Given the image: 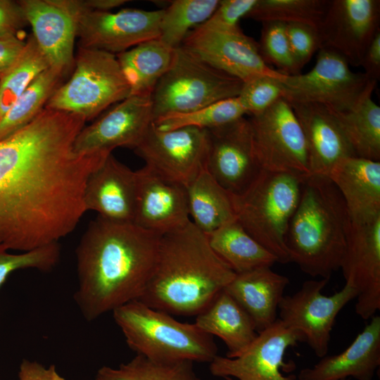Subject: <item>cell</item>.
Segmentation results:
<instances>
[{
  "label": "cell",
  "instance_id": "42",
  "mask_svg": "<svg viewBox=\"0 0 380 380\" xmlns=\"http://www.w3.org/2000/svg\"><path fill=\"white\" fill-rule=\"evenodd\" d=\"M258 0H220L211 16L203 24V27L220 31L240 28L239 20L246 18Z\"/></svg>",
  "mask_w": 380,
  "mask_h": 380
},
{
  "label": "cell",
  "instance_id": "13",
  "mask_svg": "<svg viewBox=\"0 0 380 380\" xmlns=\"http://www.w3.org/2000/svg\"><path fill=\"white\" fill-rule=\"evenodd\" d=\"M302 341L300 334L277 319L234 357L217 355L210 362V372L223 380H296V375L286 376L281 372L295 368L284 362V355L290 347Z\"/></svg>",
  "mask_w": 380,
  "mask_h": 380
},
{
  "label": "cell",
  "instance_id": "7",
  "mask_svg": "<svg viewBox=\"0 0 380 380\" xmlns=\"http://www.w3.org/2000/svg\"><path fill=\"white\" fill-rule=\"evenodd\" d=\"M243 84L180 45L174 49L170 65L151 94L153 120L236 97Z\"/></svg>",
  "mask_w": 380,
  "mask_h": 380
},
{
  "label": "cell",
  "instance_id": "17",
  "mask_svg": "<svg viewBox=\"0 0 380 380\" xmlns=\"http://www.w3.org/2000/svg\"><path fill=\"white\" fill-rule=\"evenodd\" d=\"M379 0H329L318 27L321 48L331 49L350 65L360 66L380 30Z\"/></svg>",
  "mask_w": 380,
  "mask_h": 380
},
{
  "label": "cell",
  "instance_id": "45",
  "mask_svg": "<svg viewBox=\"0 0 380 380\" xmlns=\"http://www.w3.org/2000/svg\"><path fill=\"white\" fill-rule=\"evenodd\" d=\"M19 380H68L61 376L53 365L46 367L42 364L23 360L18 372Z\"/></svg>",
  "mask_w": 380,
  "mask_h": 380
},
{
  "label": "cell",
  "instance_id": "16",
  "mask_svg": "<svg viewBox=\"0 0 380 380\" xmlns=\"http://www.w3.org/2000/svg\"><path fill=\"white\" fill-rule=\"evenodd\" d=\"M207 132L206 170L227 191L241 194L262 170L250 120L242 117Z\"/></svg>",
  "mask_w": 380,
  "mask_h": 380
},
{
  "label": "cell",
  "instance_id": "36",
  "mask_svg": "<svg viewBox=\"0 0 380 380\" xmlns=\"http://www.w3.org/2000/svg\"><path fill=\"white\" fill-rule=\"evenodd\" d=\"M329 0H258L246 18L263 23H299L318 28Z\"/></svg>",
  "mask_w": 380,
  "mask_h": 380
},
{
  "label": "cell",
  "instance_id": "9",
  "mask_svg": "<svg viewBox=\"0 0 380 380\" xmlns=\"http://www.w3.org/2000/svg\"><path fill=\"white\" fill-rule=\"evenodd\" d=\"M281 82L289 102L318 103L334 113L352 109L377 84L364 72L352 71L343 56L324 47L309 72L287 75Z\"/></svg>",
  "mask_w": 380,
  "mask_h": 380
},
{
  "label": "cell",
  "instance_id": "46",
  "mask_svg": "<svg viewBox=\"0 0 380 380\" xmlns=\"http://www.w3.org/2000/svg\"><path fill=\"white\" fill-rule=\"evenodd\" d=\"M26 44L17 36L0 37V75L19 58Z\"/></svg>",
  "mask_w": 380,
  "mask_h": 380
},
{
  "label": "cell",
  "instance_id": "22",
  "mask_svg": "<svg viewBox=\"0 0 380 380\" xmlns=\"http://www.w3.org/2000/svg\"><path fill=\"white\" fill-rule=\"evenodd\" d=\"M303 129L309 175H328L343 158L355 156L334 113L314 103L289 102Z\"/></svg>",
  "mask_w": 380,
  "mask_h": 380
},
{
  "label": "cell",
  "instance_id": "29",
  "mask_svg": "<svg viewBox=\"0 0 380 380\" xmlns=\"http://www.w3.org/2000/svg\"><path fill=\"white\" fill-rule=\"evenodd\" d=\"M213 251L235 273L272 267L277 258L260 244L236 218L206 234Z\"/></svg>",
  "mask_w": 380,
  "mask_h": 380
},
{
  "label": "cell",
  "instance_id": "40",
  "mask_svg": "<svg viewBox=\"0 0 380 380\" xmlns=\"http://www.w3.org/2000/svg\"><path fill=\"white\" fill-rule=\"evenodd\" d=\"M281 80L261 76L244 82L237 96L246 113H262L277 101L284 98Z\"/></svg>",
  "mask_w": 380,
  "mask_h": 380
},
{
  "label": "cell",
  "instance_id": "24",
  "mask_svg": "<svg viewBox=\"0 0 380 380\" xmlns=\"http://www.w3.org/2000/svg\"><path fill=\"white\" fill-rule=\"evenodd\" d=\"M380 365V317L374 315L343 352L302 369L298 380H372Z\"/></svg>",
  "mask_w": 380,
  "mask_h": 380
},
{
  "label": "cell",
  "instance_id": "47",
  "mask_svg": "<svg viewBox=\"0 0 380 380\" xmlns=\"http://www.w3.org/2000/svg\"><path fill=\"white\" fill-rule=\"evenodd\" d=\"M360 67L371 80L378 82L380 79V30L375 34L366 49Z\"/></svg>",
  "mask_w": 380,
  "mask_h": 380
},
{
  "label": "cell",
  "instance_id": "25",
  "mask_svg": "<svg viewBox=\"0 0 380 380\" xmlns=\"http://www.w3.org/2000/svg\"><path fill=\"white\" fill-rule=\"evenodd\" d=\"M327 177L341 194L352 224H365L380 217L379 161L348 157Z\"/></svg>",
  "mask_w": 380,
  "mask_h": 380
},
{
  "label": "cell",
  "instance_id": "10",
  "mask_svg": "<svg viewBox=\"0 0 380 380\" xmlns=\"http://www.w3.org/2000/svg\"><path fill=\"white\" fill-rule=\"evenodd\" d=\"M329 280L305 281L296 293L283 296L278 310V319L300 334L319 357L328 353L338 313L357 296V290L348 283L331 296L323 295L322 291Z\"/></svg>",
  "mask_w": 380,
  "mask_h": 380
},
{
  "label": "cell",
  "instance_id": "8",
  "mask_svg": "<svg viewBox=\"0 0 380 380\" xmlns=\"http://www.w3.org/2000/svg\"><path fill=\"white\" fill-rule=\"evenodd\" d=\"M70 79L61 84L46 107L91 120L130 95L116 55L79 47Z\"/></svg>",
  "mask_w": 380,
  "mask_h": 380
},
{
  "label": "cell",
  "instance_id": "1",
  "mask_svg": "<svg viewBox=\"0 0 380 380\" xmlns=\"http://www.w3.org/2000/svg\"><path fill=\"white\" fill-rule=\"evenodd\" d=\"M86 122L44 108L0 139V250L30 251L75 229L87 212V179L109 155L74 151Z\"/></svg>",
  "mask_w": 380,
  "mask_h": 380
},
{
  "label": "cell",
  "instance_id": "38",
  "mask_svg": "<svg viewBox=\"0 0 380 380\" xmlns=\"http://www.w3.org/2000/svg\"><path fill=\"white\" fill-rule=\"evenodd\" d=\"M259 51L265 62L272 64L277 71L286 75L300 73L291 51L286 33V23L267 22L262 23Z\"/></svg>",
  "mask_w": 380,
  "mask_h": 380
},
{
  "label": "cell",
  "instance_id": "48",
  "mask_svg": "<svg viewBox=\"0 0 380 380\" xmlns=\"http://www.w3.org/2000/svg\"><path fill=\"white\" fill-rule=\"evenodd\" d=\"M344 380H349V379H344Z\"/></svg>",
  "mask_w": 380,
  "mask_h": 380
},
{
  "label": "cell",
  "instance_id": "28",
  "mask_svg": "<svg viewBox=\"0 0 380 380\" xmlns=\"http://www.w3.org/2000/svg\"><path fill=\"white\" fill-rule=\"evenodd\" d=\"M173 50L158 38L116 55L130 89L129 96H151L170 65Z\"/></svg>",
  "mask_w": 380,
  "mask_h": 380
},
{
  "label": "cell",
  "instance_id": "12",
  "mask_svg": "<svg viewBox=\"0 0 380 380\" xmlns=\"http://www.w3.org/2000/svg\"><path fill=\"white\" fill-rule=\"evenodd\" d=\"M134 151L145 165L186 187L206 168L208 134L194 127L161 131L152 122Z\"/></svg>",
  "mask_w": 380,
  "mask_h": 380
},
{
  "label": "cell",
  "instance_id": "15",
  "mask_svg": "<svg viewBox=\"0 0 380 380\" xmlns=\"http://www.w3.org/2000/svg\"><path fill=\"white\" fill-rule=\"evenodd\" d=\"M163 11L125 8L83 13L76 20L78 46L117 55L158 39Z\"/></svg>",
  "mask_w": 380,
  "mask_h": 380
},
{
  "label": "cell",
  "instance_id": "44",
  "mask_svg": "<svg viewBox=\"0 0 380 380\" xmlns=\"http://www.w3.org/2000/svg\"><path fill=\"white\" fill-rule=\"evenodd\" d=\"M75 20L83 13L94 11H110L127 0H56Z\"/></svg>",
  "mask_w": 380,
  "mask_h": 380
},
{
  "label": "cell",
  "instance_id": "14",
  "mask_svg": "<svg viewBox=\"0 0 380 380\" xmlns=\"http://www.w3.org/2000/svg\"><path fill=\"white\" fill-rule=\"evenodd\" d=\"M182 46L208 65L243 83L261 76L281 81L287 76L265 62L258 43L241 28L220 31L199 25L190 31Z\"/></svg>",
  "mask_w": 380,
  "mask_h": 380
},
{
  "label": "cell",
  "instance_id": "19",
  "mask_svg": "<svg viewBox=\"0 0 380 380\" xmlns=\"http://www.w3.org/2000/svg\"><path fill=\"white\" fill-rule=\"evenodd\" d=\"M346 283L357 291L356 314L368 320L380 309V217L350 222L341 267Z\"/></svg>",
  "mask_w": 380,
  "mask_h": 380
},
{
  "label": "cell",
  "instance_id": "37",
  "mask_svg": "<svg viewBox=\"0 0 380 380\" xmlns=\"http://www.w3.org/2000/svg\"><path fill=\"white\" fill-rule=\"evenodd\" d=\"M247 114L238 97L222 100L185 113H174L153 121L161 131L172 130L184 127H194L205 130L216 128Z\"/></svg>",
  "mask_w": 380,
  "mask_h": 380
},
{
  "label": "cell",
  "instance_id": "39",
  "mask_svg": "<svg viewBox=\"0 0 380 380\" xmlns=\"http://www.w3.org/2000/svg\"><path fill=\"white\" fill-rule=\"evenodd\" d=\"M60 257L58 243L18 254L0 250V286L12 272L18 270L30 268L50 271L58 264Z\"/></svg>",
  "mask_w": 380,
  "mask_h": 380
},
{
  "label": "cell",
  "instance_id": "5",
  "mask_svg": "<svg viewBox=\"0 0 380 380\" xmlns=\"http://www.w3.org/2000/svg\"><path fill=\"white\" fill-rule=\"evenodd\" d=\"M113 316L136 355L154 361L194 363H210L218 355L213 336L194 323L179 322L139 300L118 308Z\"/></svg>",
  "mask_w": 380,
  "mask_h": 380
},
{
  "label": "cell",
  "instance_id": "27",
  "mask_svg": "<svg viewBox=\"0 0 380 380\" xmlns=\"http://www.w3.org/2000/svg\"><path fill=\"white\" fill-rule=\"evenodd\" d=\"M196 317L194 324L201 330L224 343L227 357L242 351L258 335L251 317L224 290Z\"/></svg>",
  "mask_w": 380,
  "mask_h": 380
},
{
  "label": "cell",
  "instance_id": "2",
  "mask_svg": "<svg viewBox=\"0 0 380 380\" xmlns=\"http://www.w3.org/2000/svg\"><path fill=\"white\" fill-rule=\"evenodd\" d=\"M161 236L99 216L89 224L76 248L74 294L87 321L140 298L155 267Z\"/></svg>",
  "mask_w": 380,
  "mask_h": 380
},
{
  "label": "cell",
  "instance_id": "18",
  "mask_svg": "<svg viewBox=\"0 0 380 380\" xmlns=\"http://www.w3.org/2000/svg\"><path fill=\"white\" fill-rule=\"evenodd\" d=\"M153 121L151 96H129L84 126L75 139L74 151L109 154L117 147L134 149Z\"/></svg>",
  "mask_w": 380,
  "mask_h": 380
},
{
  "label": "cell",
  "instance_id": "21",
  "mask_svg": "<svg viewBox=\"0 0 380 380\" xmlns=\"http://www.w3.org/2000/svg\"><path fill=\"white\" fill-rule=\"evenodd\" d=\"M137 174L112 153L89 177L84 193L86 210L117 222L133 223Z\"/></svg>",
  "mask_w": 380,
  "mask_h": 380
},
{
  "label": "cell",
  "instance_id": "26",
  "mask_svg": "<svg viewBox=\"0 0 380 380\" xmlns=\"http://www.w3.org/2000/svg\"><path fill=\"white\" fill-rule=\"evenodd\" d=\"M289 283L287 277L271 267H260L236 273L224 290L248 314L259 333L278 319L279 305Z\"/></svg>",
  "mask_w": 380,
  "mask_h": 380
},
{
  "label": "cell",
  "instance_id": "34",
  "mask_svg": "<svg viewBox=\"0 0 380 380\" xmlns=\"http://www.w3.org/2000/svg\"><path fill=\"white\" fill-rule=\"evenodd\" d=\"M94 380H201L190 361L159 362L136 355L114 368L103 366Z\"/></svg>",
  "mask_w": 380,
  "mask_h": 380
},
{
  "label": "cell",
  "instance_id": "41",
  "mask_svg": "<svg viewBox=\"0 0 380 380\" xmlns=\"http://www.w3.org/2000/svg\"><path fill=\"white\" fill-rule=\"evenodd\" d=\"M286 33L293 58L301 70L321 47L318 28L310 25L286 24Z\"/></svg>",
  "mask_w": 380,
  "mask_h": 380
},
{
  "label": "cell",
  "instance_id": "11",
  "mask_svg": "<svg viewBox=\"0 0 380 380\" xmlns=\"http://www.w3.org/2000/svg\"><path fill=\"white\" fill-rule=\"evenodd\" d=\"M262 170L310 174L304 134L289 102L281 99L249 119Z\"/></svg>",
  "mask_w": 380,
  "mask_h": 380
},
{
  "label": "cell",
  "instance_id": "43",
  "mask_svg": "<svg viewBox=\"0 0 380 380\" xmlns=\"http://www.w3.org/2000/svg\"><path fill=\"white\" fill-rule=\"evenodd\" d=\"M28 25L19 2L0 0V37L17 36Z\"/></svg>",
  "mask_w": 380,
  "mask_h": 380
},
{
  "label": "cell",
  "instance_id": "31",
  "mask_svg": "<svg viewBox=\"0 0 380 380\" xmlns=\"http://www.w3.org/2000/svg\"><path fill=\"white\" fill-rule=\"evenodd\" d=\"M370 87L350 110L334 113L355 156L380 160V108Z\"/></svg>",
  "mask_w": 380,
  "mask_h": 380
},
{
  "label": "cell",
  "instance_id": "32",
  "mask_svg": "<svg viewBox=\"0 0 380 380\" xmlns=\"http://www.w3.org/2000/svg\"><path fill=\"white\" fill-rule=\"evenodd\" d=\"M64 76L51 67L41 72L0 120V139L34 120L46 107Z\"/></svg>",
  "mask_w": 380,
  "mask_h": 380
},
{
  "label": "cell",
  "instance_id": "6",
  "mask_svg": "<svg viewBox=\"0 0 380 380\" xmlns=\"http://www.w3.org/2000/svg\"><path fill=\"white\" fill-rule=\"evenodd\" d=\"M303 177L262 170L243 192L232 194L236 220L280 263L291 262L285 237Z\"/></svg>",
  "mask_w": 380,
  "mask_h": 380
},
{
  "label": "cell",
  "instance_id": "4",
  "mask_svg": "<svg viewBox=\"0 0 380 380\" xmlns=\"http://www.w3.org/2000/svg\"><path fill=\"white\" fill-rule=\"evenodd\" d=\"M350 225L334 183L323 175L305 176L285 237L291 262L312 277L329 279L340 269Z\"/></svg>",
  "mask_w": 380,
  "mask_h": 380
},
{
  "label": "cell",
  "instance_id": "33",
  "mask_svg": "<svg viewBox=\"0 0 380 380\" xmlns=\"http://www.w3.org/2000/svg\"><path fill=\"white\" fill-rule=\"evenodd\" d=\"M49 64L31 34L17 61L0 76V120Z\"/></svg>",
  "mask_w": 380,
  "mask_h": 380
},
{
  "label": "cell",
  "instance_id": "20",
  "mask_svg": "<svg viewBox=\"0 0 380 380\" xmlns=\"http://www.w3.org/2000/svg\"><path fill=\"white\" fill-rule=\"evenodd\" d=\"M136 174L134 224L163 235L190 222L186 186L165 179L146 165Z\"/></svg>",
  "mask_w": 380,
  "mask_h": 380
},
{
  "label": "cell",
  "instance_id": "35",
  "mask_svg": "<svg viewBox=\"0 0 380 380\" xmlns=\"http://www.w3.org/2000/svg\"><path fill=\"white\" fill-rule=\"evenodd\" d=\"M220 0H174L164 8L159 39L172 49L182 45L186 35L205 23Z\"/></svg>",
  "mask_w": 380,
  "mask_h": 380
},
{
  "label": "cell",
  "instance_id": "30",
  "mask_svg": "<svg viewBox=\"0 0 380 380\" xmlns=\"http://www.w3.org/2000/svg\"><path fill=\"white\" fill-rule=\"evenodd\" d=\"M191 222L208 234L236 218L232 194L204 169L186 186Z\"/></svg>",
  "mask_w": 380,
  "mask_h": 380
},
{
  "label": "cell",
  "instance_id": "3",
  "mask_svg": "<svg viewBox=\"0 0 380 380\" xmlns=\"http://www.w3.org/2000/svg\"><path fill=\"white\" fill-rule=\"evenodd\" d=\"M235 274L190 220L161 236L155 267L138 300L171 315L196 316Z\"/></svg>",
  "mask_w": 380,
  "mask_h": 380
},
{
  "label": "cell",
  "instance_id": "23",
  "mask_svg": "<svg viewBox=\"0 0 380 380\" xmlns=\"http://www.w3.org/2000/svg\"><path fill=\"white\" fill-rule=\"evenodd\" d=\"M49 66L64 75L74 66L76 21L56 0L18 1Z\"/></svg>",
  "mask_w": 380,
  "mask_h": 380
}]
</instances>
